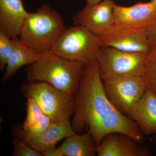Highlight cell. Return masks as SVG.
I'll use <instances>...</instances> for the list:
<instances>
[{
  "instance_id": "4",
  "label": "cell",
  "mask_w": 156,
  "mask_h": 156,
  "mask_svg": "<svg viewBox=\"0 0 156 156\" xmlns=\"http://www.w3.org/2000/svg\"><path fill=\"white\" fill-rule=\"evenodd\" d=\"M101 47L100 36L74 24L66 28L49 52L86 65L96 59Z\"/></svg>"
},
{
  "instance_id": "17",
  "label": "cell",
  "mask_w": 156,
  "mask_h": 156,
  "mask_svg": "<svg viewBox=\"0 0 156 156\" xmlns=\"http://www.w3.org/2000/svg\"><path fill=\"white\" fill-rule=\"evenodd\" d=\"M141 76L147 88L156 94V48H152L146 55Z\"/></svg>"
},
{
  "instance_id": "5",
  "label": "cell",
  "mask_w": 156,
  "mask_h": 156,
  "mask_svg": "<svg viewBox=\"0 0 156 156\" xmlns=\"http://www.w3.org/2000/svg\"><path fill=\"white\" fill-rule=\"evenodd\" d=\"M22 92L27 98H32L51 122L58 123L69 120L74 113L73 96L68 95L44 82L24 83Z\"/></svg>"
},
{
  "instance_id": "20",
  "label": "cell",
  "mask_w": 156,
  "mask_h": 156,
  "mask_svg": "<svg viewBox=\"0 0 156 156\" xmlns=\"http://www.w3.org/2000/svg\"><path fill=\"white\" fill-rule=\"evenodd\" d=\"M51 123L50 118L46 115H43L38 122L31 126L26 131H24L25 136L23 142L27 144L30 140L41 135L47 130Z\"/></svg>"
},
{
  "instance_id": "11",
  "label": "cell",
  "mask_w": 156,
  "mask_h": 156,
  "mask_svg": "<svg viewBox=\"0 0 156 156\" xmlns=\"http://www.w3.org/2000/svg\"><path fill=\"white\" fill-rule=\"evenodd\" d=\"M115 24L134 28L146 29L156 18V3H136L130 7L114 4L113 10Z\"/></svg>"
},
{
  "instance_id": "14",
  "label": "cell",
  "mask_w": 156,
  "mask_h": 156,
  "mask_svg": "<svg viewBox=\"0 0 156 156\" xmlns=\"http://www.w3.org/2000/svg\"><path fill=\"white\" fill-rule=\"evenodd\" d=\"M75 133L69 120L58 123L51 122L43 134L30 140L27 144L43 156H47L56 148L57 143Z\"/></svg>"
},
{
  "instance_id": "12",
  "label": "cell",
  "mask_w": 156,
  "mask_h": 156,
  "mask_svg": "<svg viewBox=\"0 0 156 156\" xmlns=\"http://www.w3.org/2000/svg\"><path fill=\"white\" fill-rule=\"evenodd\" d=\"M143 135L156 134V94L147 88L140 99L127 112Z\"/></svg>"
},
{
  "instance_id": "21",
  "label": "cell",
  "mask_w": 156,
  "mask_h": 156,
  "mask_svg": "<svg viewBox=\"0 0 156 156\" xmlns=\"http://www.w3.org/2000/svg\"><path fill=\"white\" fill-rule=\"evenodd\" d=\"M14 146L13 155L15 156H43L39 151L31 147L28 144L23 141L13 139L12 140Z\"/></svg>"
},
{
  "instance_id": "23",
  "label": "cell",
  "mask_w": 156,
  "mask_h": 156,
  "mask_svg": "<svg viewBox=\"0 0 156 156\" xmlns=\"http://www.w3.org/2000/svg\"><path fill=\"white\" fill-rule=\"evenodd\" d=\"M104 0H87V4L88 5H95L100 2Z\"/></svg>"
},
{
  "instance_id": "16",
  "label": "cell",
  "mask_w": 156,
  "mask_h": 156,
  "mask_svg": "<svg viewBox=\"0 0 156 156\" xmlns=\"http://www.w3.org/2000/svg\"><path fill=\"white\" fill-rule=\"evenodd\" d=\"M13 40V52L6 67L3 83H6L20 68L36 62L41 56L42 54L37 53L30 45L21 39L16 37Z\"/></svg>"
},
{
  "instance_id": "9",
  "label": "cell",
  "mask_w": 156,
  "mask_h": 156,
  "mask_svg": "<svg viewBox=\"0 0 156 156\" xmlns=\"http://www.w3.org/2000/svg\"><path fill=\"white\" fill-rule=\"evenodd\" d=\"M112 0H104L95 5H88L78 11L73 20L75 25L83 26L98 36L115 24Z\"/></svg>"
},
{
  "instance_id": "15",
  "label": "cell",
  "mask_w": 156,
  "mask_h": 156,
  "mask_svg": "<svg viewBox=\"0 0 156 156\" xmlns=\"http://www.w3.org/2000/svg\"><path fill=\"white\" fill-rule=\"evenodd\" d=\"M95 140L89 132L75 133L66 138L62 144L56 148L52 156H95L97 154Z\"/></svg>"
},
{
  "instance_id": "13",
  "label": "cell",
  "mask_w": 156,
  "mask_h": 156,
  "mask_svg": "<svg viewBox=\"0 0 156 156\" xmlns=\"http://www.w3.org/2000/svg\"><path fill=\"white\" fill-rule=\"evenodd\" d=\"M28 13L21 0H0V32L11 39L18 37Z\"/></svg>"
},
{
  "instance_id": "10",
  "label": "cell",
  "mask_w": 156,
  "mask_h": 156,
  "mask_svg": "<svg viewBox=\"0 0 156 156\" xmlns=\"http://www.w3.org/2000/svg\"><path fill=\"white\" fill-rule=\"evenodd\" d=\"M98 156H149L148 147L137 142L129 135L113 132L106 135L96 149Z\"/></svg>"
},
{
  "instance_id": "8",
  "label": "cell",
  "mask_w": 156,
  "mask_h": 156,
  "mask_svg": "<svg viewBox=\"0 0 156 156\" xmlns=\"http://www.w3.org/2000/svg\"><path fill=\"white\" fill-rule=\"evenodd\" d=\"M102 46L131 52L147 53L152 49L145 29L115 24L101 36Z\"/></svg>"
},
{
  "instance_id": "1",
  "label": "cell",
  "mask_w": 156,
  "mask_h": 156,
  "mask_svg": "<svg viewBox=\"0 0 156 156\" xmlns=\"http://www.w3.org/2000/svg\"><path fill=\"white\" fill-rule=\"evenodd\" d=\"M71 126L76 134L87 129L97 147L110 133L121 132L143 144L144 135L136 122L121 112L107 97L96 59L85 66L83 79L73 95Z\"/></svg>"
},
{
  "instance_id": "18",
  "label": "cell",
  "mask_w": 156,
  "mask_h": 156,
  "mask_svg": "<svg viewBox=\"0 0 156 156\" xmlns=\"http://www.w3.org/2000/svg\"><path fill=\"white\" fill-rule=\"evenodd\" d=\"M26 117L23 125V131H26L37 122L44 114L36 101L32 98H27Z\"/></svg>"
},
{
  "instance_id": "7",
  "label": "cell",
  "mask_w": 156,
  "mask_h": 156,
  "mask_svg": "<svg viewBox=\"0 0 156 156\" xmlns=\"http://www.w3.org/2000/svg\"><path fill=\"white\" fill-rule=\"evenodd\" d=\"M107 97L121 112L127 114L142 97L147 89L141 76H125L103 81Z\"/></svg>"
},
{
  "instance_id": "24",
  "label": "cell",
  "mask_w": 156,
  "mask_h": 156,
  "mask_svg": "<svg viewBox=\"0 0 156 156\" xmlns=\"http://www.w3.org/2000/svg\"><path fill=\"white\" fill-rule=\"evenodd\" d=\"M152 140L156 144V134H154L152 138Z\"/></svg>"
},
{
  "instance_id": "6",
  "label": "cell",
  "mask_w": 156,
  "mask_h": 156,
  "mask_svg": "<svg viewBox=\"0 0 156 156\" xmlns=\"http://www.w3.org/2000/svg\"><path fill=\"white\" fill-rule=\"evenodd\" d=\"M146 54L102 46L96 58L101 79L103 81L117 77L142 76Z\"/></svg>"
},
{
  "instance_id": "25",
  "label": "cell",
  "mask_w": 156,
  "mask_h": 156,
  "mask_svg": "<svg viewBox=\"0 0 156 156\" xmlns=\"http://www.w3.org/2000/svg\"><path fill=\"white\" fill-rule=\"evenodd\" d=\"M153 1L155 2L156 3V0H153Z\"/></svg>"
},
{
  "instance_id": "19",
  "label": "cell",
  "mask_w": 156,
  "mask_h": 156,
  "mask_svg": "<svg viewBox=\"0 0 156 156\" xmlns=\"http://www.w3.org/2000/svg\"><path fill=\"white\" fill-rule=\"evenodd\" d=\"M14 42L13 39L0 32V69H5L13 52Z\"/></svg>"
},
{
  "instance_id": "3",
  "label": "cell",
  "mask_w": 156,
  "mask_h": 156,
  "mask_svg": "<svg viewBox=\"0 0 156 156\" xmlns=\"http://www.w3.org/2000/svg\"><path fill=\"white\" fill-rule=\"evenodd\" d=\"M61 15L47 5L28 13L20 31V39L40 54L49 52L66 29Z\"/></svg>"
},
{
  "instance_id": "22",
  "label": "cell",
  "mask_w": 156,
  "mask_h": 156,
  "mask_svg": "<svg viewBox=\"0 0 156 156\" xmlns=\"http://www.w3.org/2000/svg\"><path fill=\"white\" fill-rule=\"evenodd\" d=\"M145 30L152 48H156V18Z\"/></svg>"
},
{
  "instance_id": "2",
  "label": "cell",
  "mask_w": 156,
  "mask_h": 156,
  "mask_svg": "<svg viewBox=\"0 0 156 156\" xmlns=\"http://www.w3.org/2000/svg\"><path fill=\"white\" fill-rule=\"evenodd\" d=\"M85 65L48 52L27 69V82H44L68 95L75 94L81 83Z\"/></svg>"
}]
</instances>
